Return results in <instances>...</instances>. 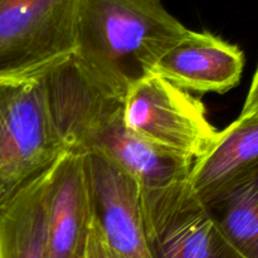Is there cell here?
I'll list each match as a JSON object with an SVG mask.
<instances>
[{"label":"cell","mask_w":258,"mask_h":258,"mask_svg":"<svg viewBox=\"0 0 258 258\" xmlns=\"http://www.w3.org/2000/svg\"><path fill=\"white\" fill-rule=\"evenodd\" d=\"M49 168L0 206V258H48L45 203Z\"/></svg>","instance_id":"10"},{"label":"cell","mask_w":258,"mask_h":258,"mask_svg":"<svg viewBox=\"0 0 258 258\" xmlns=\"http://www.w3.org/2000/svg\"><path fill=\"white\" fill-rule=\"evenodd\" d=\"M93 222L111 254L153 258L140 212V184L123 169L96 154H85Z\"/></svg>","instance_id":"7"},{"label":"cell","mask_w":258,"mask_h":258,"mask_svg":"<svg viewBox=\"0 0 258 258\" xmlns=\"http://www.w3.org/2000/svg\"><path fill=\"white\" fill-rule=\"evenodd\" d=\"M153 258H243L231 246L188 179L140 189Z\"/></svg>","instance_id":"6"},{"label":"cell","mask_w":258,"mask_h":258,"mask_svg":"<svg viewBox=\"0 0 258 258\" xmlns=\"http://www.w3.org/2000/svg\"><path fill=\"white\" fill-rule=\"evenodd\" d=\"M55 126L71 150L116 164L141 188L186 180L194 161L151 145L126 126L123 97L96 82L72 57L44 75Z\"/></svg>","instance_id":"1"},{"label":"cell","mask_w":258,"mask_h":258,"mask_svg":"<svg viewBox=\"0 0 258 258\" xmlns=\"http://www.w3.org/2000/svg\"><path fill=\"white\" fill-rule=\"evenodd\" d=\"M85 258H111L107 246L98 231L97 226L92 221L90 236H88L87 244L85 249Z\"/></svg>","instance_id":"13"},{"label":"cell","mask_w":258,"mask_h":258,"mask_svg":"<svg viewBox=\"0 0 258 258\" xmlns=\"http://www.w3.org/2000/svg\"><path fill=\"white\" fill-rule=\"evenodd\" d=\"M239 118H258V68Z\"/></svg>","instance_id":"14"},{"label":"cell","mask_w":258,"mask_h":258,"mask_svg":"<svg viewBox=\"0 0 258 258\" xmlns=\"http://www.w3.org/2000/svg\"><path fill=\"white\" fill-rule=\"evenodd\" d=\"M108 252H110V251H108ZM110 257H111V258H117V257L113 256V254H111V253H110Z\"/></svg>","instance_id":"15"},{"label":"cell","mask_w":258,"mask_h":258,"mask_svg":"<svg viewBox=\"0 0 258 258\" xmlns=\"http://www.w3.org/2000/svg\"><path fill=\"white\" fill-rule=\"evenodd\" d=\"M80 0H0V80L42 76L76 49Z\"/></svg>","instance_id":"4"},{"label":"cell","mask_w":258,"mask_h":258,"mask_svg":"<svg viewBox=\"0 0 258 258\" xmlns=\"http://www.w3.org/2000/svg\"><path fill=\"white\" fill-rule=\"evenodd\" d=\"M189 30L161 0H80L72 58L96 82L125 96Z\"/></svg>","instance_id":"2"},{"label":"cell","mask_w":258,"mask_h":258,"mask_svg":"<svg viewBox=\"0 0 258 258\" xmlns=\"http://www.w3.org/2000/svg\"><path fill=\"white\" fill-rule=\"evenodd\" d=\"M258 164V118H237L219 131L211 150L194 163L188 181L206 198Z\"/></svg>","instance_id":"11"},{"label":"cell","mask_w":258,"mask_h":258,"mask_svg":"<svg viewBox=\"0 0 258 258\" xmlns=\"http://www.w3.org/2000/svg\"><path fill=\"white\" fill-rule=\"evenodd\" d=\"M123 120L151 145L194 163L211 150L219 134L201 100L155 73L128 88Z\"/></svg>","instance_id":"5"},{"label":"cell","mask_w":258,"mask_h":258,"mask_svg":"<svg viewBox=\"0 0 258 258\" xmlns=\"http://www.w3.org/2000/svg\"><path fill=\"white\" fill-rule=\"evenodd\" d=\"M243 66L237 45L209 32L189 30L160 58L153 73L186 92L224 93L238 85Z\"/></svg>","instance_id":"9"},{"label":"cell","mask_w":258,"mask_h":258,"mask_svg":"<svg viewBox=\"0 0 258 258\" xmlns=\"http://www.w3.org/2000/svg\"><path fill=\"white\" fill-rule=\"evenodd\" d=\"M202 202L231 246L243 258H258V164Z\"/></svg>","instance_id":"12"},{"label":"cell","mask_w":258,"mask_h":258,"mask_svg":"<svg viewBox=\"0 0 258 258\" xmlns=\"http://www.w3.org/2000/svg\"><path fill=\"white\" fill-rule=\"evenodd\" d=\"M48 258H82L93 214L85 154L68 149L50 165L47 203Z\"/></svg>","instance_id":"8"},{"label":"cell","mask_w":258,"mask_h":258,"mask_svg":"<svg viewBox=\"0 0 258 258\" xmlns=\"http://www.w3.org/2000/svg\"><path fill=\"white\" fill-rule=\"evenodd\" d=\"M82 258H85V256H83V257H82Z\"/></svg>","instance_id":"16"},{"label":"cell","mask_w":258,"mask_h":258,"mask_svg":"<svg viewBox=\"0 0 258 258\" xmlns=\"http://www.w3.org/2000/svg\"><path fill=\"white\" fill-rule=\"evenodd\" d=\"M44 75L0 80V206L68 150L50 111Z\"/></svg>","instance_id":"3"}]
</instances>
